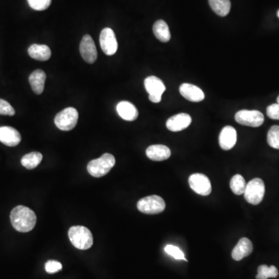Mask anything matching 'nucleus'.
Returning a JSON list of instances; mask_svg holds the SVG:
<instances>
[{"label": "nucleus", "mask_w": 279, "mask_h": 279, "mask_svg": "<svg viewBox=\"0 0 279 279\" xmlns=\"http://www.w3.org/2000/svg\"><path fill=\"white\" fill-rule=\"evenodd\" d=\"M10 221L15 230L22 233L31 231L37 223V216L30 208L18 206L12 210Z\"/></svg>", "instance_id": "f257e3e1"}, {"label": "nucleus", "mask_w": 279, "mask_h": 279, "mask_svg": "<svg viewBox=\"0 0 279 279\" xmlns=\"http://www.w3.org/2000/svg\"><path fill=\"white\" fill-rule=\"evenodd\" d=\"M68 237L72 245L77 249L88 250L93 244V236L89 229L83 226L71 227L68 231Z\"/></svg>", "instance_id": "f03ea898"}, {"label": "nucleus", "mask_w": 279, "mask_h": 279, "mask_svg": "<svg viewBox=\"0 0 279 279\" xmlns=\"http://www.w3.org/2000/svg\"><path fill=\"white\" fill-rule=\"evenodd\" d=\"M115 164L116 159L114 156L110 154H104L99 158L91 161L88 164L87 170L92 176L100 178L108 174Z\"/></svg>", "instance_id": "7ed1b4c3"}, {"label": "nucleus", "mask_w": 279, "mask_h": 279, "mask_svg": "<svg viewBox=\"0 0 279 279\" xmlns=\"http://www.w3.org/2000/svg\"><path fill=\"white\" fill-rule=\"evenodd\" d=\"M78 113L76 109L68 107L56 115L54 123L57 128L63 131H69L75 128L78 123Z\"/></svg>", "instance_id": "20e7f679"}, {"label": "nucleus", "mask_w": 279, "mask_h": 279, "mask_svg": "<svg viewBox=\"0 0 279 279\" xmlns=\"http://www.w3.org/2000/svg\"><path fill=\"white\" fill-rule=\"evenodd\" d=\"M165 201L158 195H150L140 200L137 203V209L145 214H158L165 210Z\"/></svg>", "instance_id": "39448f33"}, {"label": "nucleus", "mask_w": 279, "mask_h": 279, "mask_svg": "<svg viewBox=\"0 0 279 279\" xmlns=\"http://www.w3.org/2000/svg\"><path fill=\"white\" fill-rule=\"evenodd\" d=\"M265 186L263 180L254 178L247 184L244 191V198L250 204L258 205L263 200L265 195Z\"/></svg>", "instance_id": "423d86ee"}, {"label": "nucleus", "mask_w": 279, "mask_h": 279, "mask_svg": "<svg viewBox=\"0 0 279 279\" xmlns=\"http://www.w3.org/2000/svg\"><path fill=\"white\" fill-rule=\"evenodd\" d=\"M235 121L241 125L258 127L263 124L265 117L258 110H243L236 113Z\"/></svg>", "instance_id": "0eeeda50"}, {"label": "nucleus", "mask_w": 279, "mask_h": 279, "mask_svg": "<svg viewBox=\"0 0 279 279\" xmlns=\"http://www.w3.org/2000/svg\"><path fill=\"white\" fill-rule=\"evenodd\" d=\"M145 87L148 93L149 94V99L152 103H160L162 94L166 89L163 82L157 77L149 76L145 78Z\"/></svg>", "instance_id": "6e6552de"}, {"label": "nucleus", "mask_w": 279, "mask_h": 279, "mask_svg": "<svg viewBox=\"0 0 279 279\" xmlns=\"http://www.w3.org/2000/svg\"><path fill=\"white\" fill-rule=\"evenodd\" d=\"M99 42L100 46L105 54L111 56L116 54L118 49V43L114 31L111 28L107 27L102 30Z\"/></svg>", "instance_id": "1a4fd4ad"}, {"label": "nucleus", "mask_w": 279, "mask_h": 279, "mask_svg": "<svg viewBox=\"0 0 279 279\" xmlns=\"http://www.w3.org/2000/svg\"><path fill=\"white\" fill-rule=\"evenodd\" d=\"M189 186L198 195H209L212 192L210 181L205 174L200 173L192 174L189 178Z\"/></svg>", "instance_id": "9d476101"}, {"label": "nucleus", "mask_w": 279, "mask_h": 279, "mask_svg": "<svg viewBox=\"0 0 279 279\" xmlns=\"http://www.w3.org/2000/svg\"><path fill=\"white\" fill-rule=\"evenodd\" d=\"M79 51L85 62L89 64L95 63L97 60V50L93 40L89 35H85L80 43Z\"/></svg>", "instance_id": "9b49d317"}, {"label": "nucleus", "mask_w": 279, "mask_h": 279, "mask_svg": "<svg viewBox=\"0 0 279 279\" xmlns=\"http://www.w3.org/2000/svg\"><path fill=\"white\" fill-rule=\"evenodd\" d=\"M192 123V118L187 113H178L167 121L166 127L170 131L178 132L187 128Z\"/></svg>", "instance_id": "f8f14e48"}, {"label": "nucleus", "mask_w": 279, "mask_h": 279, "mask_svg": "<svg viewBox=\"0 0 279 279\" xmlns=\"http://www.w3.org/2000/svg\"><path fill=\"white\" fill-rule=\"evenodd\" d=\"M236 140H237L236 130L231 126H227L223 128L220 133V146L223 150L229 151L235 146Z\"/></svg>", "instance_id": "ddd939ff"}, {"label": "nucleus", "mask_w": 279, "mask_h": 279, "mask_svg": "<svg viewBox=\"0 0 279 279\" xmlns=\"http://www.w3.org/2000/svg\"><path fill=\"white\" fill-rule=\"evenodd\" d=\"M21 135L11 127H0V142L8 147H16L21 143Z\"/></svg>", "instance_id": "4468645a"}, {"label": "nucleus", "mask_w": 279, "mask_h": 279, "mask_svg": "<svg viewBox=\"0 0 279 279\" xmlns=\"http://www.w3.org/2000/svg\"><path fill=\"white\" fill-rule=\"evenodd\" d=\"M180 92L185 98L193 103H198V102L203 101L205 98L203 91L198 86L189 84V83L181 85L180 87Z\"/></svg>", "instance_id": "2eb2a0df"}, {"label": "nucleus", "mask_w": 279, "mask_h": 279, "mask_svg": "<svg viewBox=\"0 0 279 279\" xmlns=\"http://www.w3.org/2000/svg\"><path fill=\"white\" fill-rule=\"evenodd\" d=\"M253 251L252 242L248 238L243 237L240 240L232 251V257L233 260L239 262L244 257H248Z\"/></svg>", "instance_id": "dca6fc26"}, {"label": "nucleus", "mask_w": 279, "mask_h": 279, "mask_svg": "<svg viewBox=\"0 0 279 279\" xmlns=\"http://www.w3.org/2000/svg\"><path fill=\"white\" fill-rule=\"evenodd\" d=\"M147 157L154 162H162L171 157V150L162 145H154L148 147L146 150Z\"/></svg>", "instance_id": "f3484780"}, {"label": "nucleus", "mask_w": 279, "mask_h": 279, "mask_svg": "<svg viewBox=\"0 0 279 279\" xmlns=\"http://www.w3.org/2000/svg\"><path fill=\"white\" fill-rule=\"evenodd\" d=\"M46 80V74L43 70L37 69L32 72L29 76V83L32 90L35 94L41 95L45 89V83Z\"/></svg>", "instance_id": "a211bd4d"}, {"label": "nucleus", "mask_w": 279, "mask_h": 279, "mask_svg": "<svg viewBox=\"0 0 279 279\" xmlns=\"http://www.w3.org/2000/svg\"><path fill=\"white\" fill-rule=\"evenodd\" d=\"M118 114L124 121H133L138 117V111L134 105L128 101H121L116 106Z\"/></svg>", "instance_id": "6ab92c4d"}, {"label": "nucleus", "mask_w": 279, "mask_h": 279, "mask_svg": "<svg viewBox=\"0 0 279 279\" xmlns=\"http://www.w3.org/2000/svg\"><path fill=\"white\" fill-rule=\"evenodd\" d=\"M28 54L30 57L35 60L46 62L51 57V51L47 45L34 44L28 48Z\"/></svg>", "instance_id": "aec40b11"}, {"label": "nucleus", "mask_w": 279, "mask_h": 279, "mask_svg": "<svg viewBox=\"0 0 279 279\" xmlns=\"http://www.w3.org/2000/svg\"><path fill=\"white\" fill-rule=\"evenodd\" d=\"M153 33H154L156 38L158 39L160 42H163V43H167L171 39L169 27H168V24L162 19H159L154 23V26H153Z\"/></svg>", "instance_id": "412c9836"}, {"label": "nucleus", "mask_w": 279, "mask_h": 279, "mask_svg": "<svg viewBox=\"0 0 279 279\" xmlns=\"http://www.w3.org/2000/svg\"><path fill=\"white\" fill-rule=\"evenodd\" d=\"M212 10L220 16H226L230 13L231 4L230 0H209Z\"/></svg>", "instance_id": "4be33fe9"}, {"label": "nucleus", "mask_w": 279, "mask_h": 279, "mask_svg": "<svg viewBox=\"0 0 279 279\" xmlns=\"http://www.w3.org/2000/svg\"><path fill=\"white\" fill-rule=\"evenodd\" d=\"M42 159H43V155L40 152L29 153L22 157L21 164L27 169H33L38 166Z\"/></svg>", "instance_id": "5701e85b"}, {"label": "nucleus", "mask_w": 279, "mask_h": 279, "mask_svg": "<svg viewBox=\"0 0 279 279\" xmlns=\"http://www.w3.org/2000/svg\"><path fill=\"white\" fill-rule=\"evenodd\" d=\"M230 186L233 193L240 195L244 193L247 184L242 175L235 174L234 176L230 180Z\"/></svg>", "instance_id": "b1692460"}, {"label": "nucleus", "mask_w": 279, "mask_h": 279, "mask_svg": "<svg viewBox=\"0 0 279 279\" xmlns=\"http://www.w3.org/2000/svg\"><path fill=\"white\" fill-rule=\"evenodd\" d=\"M278 275V271L274 265L268 267L266 265H262L258 267L256 279H268L269 277H276Z\"/></svg>", "instance_id": "393cba45"}, {"label": "nucleus", "mask_w": 279, "mask_h": 279, "mask_svg": "<svg viewBox=\"0 0 279 279\" xmlns=\"http://www.w3.org/2000/svg\"><path fill=\"white\" fill-rule=\"evenodd\" d=\"M267 140L269 146L279 150V126H273L270 128Z\"/></svg>", "instance_id": "a878e982"}, {"label": "nucleus", "mask_w": 279, "mask_h": 279, "mask_svg": "<svg viewBox=\"0 0 279 279\" xmlns=\"http://www.w3.org/2000/svg\"><path fill=\"white\" fill-rule=\"evenodd\" d=\"M165 251L167 254H169L170 256L174 257V259H176V260H183L185 262H188L187 259L185 257L184 253L178 247L169 244V245H167L165 247Z\"/></svg>", "instance_id": "bb28decb"}, {"label": "nucleus", "mask_w": 279, "mask_h": 279, "mask_svg": "<svg viewBox=\"0 0 279 279\" xmlns=\"http://www.w3.org/2000/svg\"><path fill=\"white\" fill-rule=\"evenodd\" d=\"M27 2L33 10L43 11L51 6V0H27Z\"/></svg>", "instance_id": "cd10ccee"}, {"label": "nucleus", "mask_w": 279, "mask_h": 279, "mask_svg": "<svg viewBox=\"0 0 279 279\" xmlns=\"http://www.w3.org/2000/svg\"><path fill=\"white\" fill-rule=\"evenodd\" d=\"M0 115L10 116L15 115V110L11 105L2 98H0Z\"/></svg>", "instance_id": "c85d7f7f"}, {"label": "nucleus", "mask_w": 279, "mask_h": 279, "mask_svg": "<svg viewBox=\"0 0 279 279\" xmlns=\"http://www.w3.org/2000/svg\"><path fill=\"white\" fill-rule=\"evenodd\" d=\"M62 269V265L57 261H48L45 264V270L49 274H54Z\"/></svg>", "instance_id": "c756f323"}, {"label": "nucleus", "mask_w": 279, "mask_h": 279, "mask_svg": "<svg viewBox=\"0 0 279 279\" xmlns=\"http://www.w3.org/2000/svg\"><path fill=\"white\" fill-rule=\"evenodd\" d=\"M267 115L272 119H279V103L270 105L267 108Z\"/></svg>", "instance_id": "7c9ffc66"}, {"label": "nucleus", "mask_w": 279, "mask_h": 279, "mask_svg": "<svg viewBox=\"0 0 279 279\" xmlns=\"http://www.w3.org/2000/svg\"><path fill=\"white\" fill-rule=\"evenodd\" d=\"M277 17L279 18V10H277Z\"/></svg>", "instance_id": "2f4dec72"}, {"label": "nucleus", "mask_w": 279, "mask_h": 279, "mask_svg": "<svg viewBox=\"0 0 279 279\" xmlns=\"http://www.w3.org/2000/svg\"><path fill=\"white\" fill-rule=\"evenodd\" d=\"M277 103H279V95H278V97H277Z\"/></svg>", "instance_id": "473e14b6"}]
</instances>
